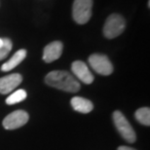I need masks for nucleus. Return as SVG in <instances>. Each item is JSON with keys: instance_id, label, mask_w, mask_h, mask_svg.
Wrapping results in <instances>:
<instances>
[{"instance_id": "obj_9", "label": "nucleus", "mask_w": 150, "mask_h": 150, "mask_svg": "<svg viewBox=\"0 0 150 150\" xmlns=\"http://www.w3.org/2000/svg\"><path fill=\"white\" fill-rule=\"evenodd\" d=\"M62 43L61 41H54L48 44L43 51V61L45 62H53L61 58L62 54Z\"/></svg>"}, {"instance_id": "obj_14", "label": "nucleus", "mask_w": 150, "mask_h": 150, "mask_svg": "<svg viewBox=\"0 0 150 150\" xmlns=\"http://www.w3.org/2000/svg\"><path fill=\"white\" fill-rule=\"evenodd\" d=\"M13 44L9 38H3V45L0 47V61L4 59L11 52Z\"/></svg>"}, {"instance_id": "obj_13", "label": "nucleus", "mask_w": 150, "mask_h": 150, "mask_svg": "<svg viewBox=\"0 0 150 150\" xmlns=\"http://www.w3.org/2000/svg\"><path fill=\"white\" fill-rule=\"evenodd\" d=\"M26 92L25 90H18V91L14 92L13 94L10 95L9 97L6 98V103L9 104V105H12V104H16L18 103H21V101L25 100L26 98Z\"/></svg>"}, {"instance_id": "obj_4", "label": "nucleus", "mask_w": 150, "mask_h": 150, "mask_svg": "<svg viewBox=\"0 0 150 150\" xmlns=\"http://www.w3.org/2000/svg\"><path fill=\"white\" fill-rule=\"evenodd\" d=\"M125 19L119 14H111L107 18L103 26V35L108 39H113L123 33L125 29Z\"/></svg>"}, {"instance_id": "obj_5", "label": "nucleus", "mask_w": 150, "mask_h": 150, "mask_svg": "<svg viewBox=\"0 0 150 150\" xmlns=\"http://www.w3.org/2000/svg\"><path fill=\"white\" fill-rule=\"evenodd\" d=\"M89 64L96 72L101 75H110L113 72V65L109 59L103 54H93L89 58Z\"/></svg>"}, {"instance_id": "obj_6", "label": "nucleus", "mask_w": 150, "mask_h": 150, "mask_svg": "<svg viewBox=\"0 0 150 150\" xmlns=\"http://www.w3.org/2000/svg\"><path fill=\"white\" fill-rule=\"evenodd\" d=\"M29 119V116L25 110H16L10 113L3 120V127L6 130H15L25 125Z\"/></svg>"}, {"instance_id": "obj_15", "label": "nucleus", "mask_w": 150, "mask_h": 150, "mask_svg": "<svg viewBox=\"0 0 150 150\" xmlns=\"http://www.w3.org/2000/svg\"><path fill=\"white\" fill-rule=\"evenodd\" d=\"M117 150H136L134 148H132V147H129V146H120L118 147Z\"/></svg>"}, {"instance_id": "obj_11", "label": "nucleus", "mask_w": 150, "mask_h": 150, "mask_svg": "<svg viewBox=\"0 0 150 150\" xmlns=\"http://www.w3.org/2000/svg\"><path fill=\"white\" fill-rule=\"evenodd\" d=\"M25 57H26V51L25 49H21L19 51H17L8 62H6L5 64H2L1 70L6 72V71H10L12 69H14L15 67H18L25 59Z\"/></svg>"}, {"instance_id": "obj_3", "label": "nucleus", "mask_w": 150, "mask_h": 150, "mask_svg": "<svg viewBox=\"0 0 150 150\" xmlns=\"http://www.w3.org/2000/svg\"><path fill=\"white\" fill-rule=\"evenodd\" d=\"M93 0H74L72 17L78 25H85L92 17Z\"/></svg>"}, {"instance_id": "obj_12", "label": "nucleus", "mask_w": 150, "mask_h": 150, "mask_svg": "<svg viewBox=\"0 0 150 150\" xmlns=\"http://www.w3.org/2000/svg\"><path fill=\"white\" fill-rule=\"evenodd\" d=\"M136 119L144 126L150 125V109L149 107H142L136 111Z\"/></svg>"}, {"instance_id": "obj_2", "label": "nucleus", "mask_w": 150, "mask_h": 150, "mask_svg": "<svg viewBox=\"0 0 150 150\" xmlns=\"http://www.w3.org/2000/svg\"><path fill=\"white\" fill-rule=\"evenodd\" d=\"M114 125L117 129V131L119 132V134H121L122 137L126 142H134L137 139L136 132L134 131L133 127L129 123V121L126 119V117L123 115V113L119 110L113 112L112 115Z\"/></svg>"}, {"instance_id": "obj_10", "label": "nucleus", "mask_w": 150, "mask_h": 150, "mask_svg": "<svg viewBox=\"0 0 150 150\" xmlns=\"http://www.w3.org/2000/svg\"><path fill=\"white\" fill-rule=\"evenodd\" d=\"M71 106L75 111L80 113H89L94 108V104L91 100L81 97H74L70 101Z\"/></svg>"}, {"instance_id": "obj_1", "label": "nucleus", "mask_w": 150, "mask_h": 150, "mask_svg": "<svg viewBox=\"0 0 150 150\" xmlns=\"http://www.w3.org/2000/svg\"><path fill=\"white\" fill-rule=\"evenodd\" d=\"M45 82L53 88L64 92L76 93L80 90V84L76 78L64 70L51 71L45 77Z\"/></svg>"}, {"instance_id": "obj_7", "label": "nucleus", "mask_w": 150, "mask_h": 150, "mask_svg": "<svg viewBox=\"0 0 150 150\" xmlns=\"http://www.w3.org/2000/svg\"><path fill=\"white\" fill-rule=\"evenodd\" d=\"M71 70L80 81L85 84H92L94 82V75L90 71L89 67L85 62L81 61H75L71 64Z\"/></svg>"}, {"instance_id": "obj_8", "label": "nucleus", "mask_w": 150, "mask_h": 150, "mask_svg": "<svg viewBox=\"0 0 150 150\" xmlns=\"http://www.w3.org/2000/svg\"><path fill=\"white\" fill-rule=\"evenodd\" d=\"M23 77L19 73H14L0 78V94L6 95L14 91L22 83Z\"/></svg>"}, {"instance_id": "obj_16", "label": "nucleus", "mask_w": 150, "mask_h": 150, "mask_svg": "<svg viewBox=\"0 0 150 150\" xmlns=\"http://www.w3.org/2000/svg\"><path fill=\"white\" fill-rule=\"evenodd\" d=\"M3 45V39L2 38H0V47H1Z\"/></svg>"}]
</instances>
